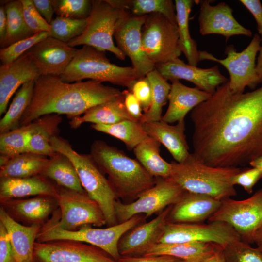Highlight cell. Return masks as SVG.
<instances>
[{
	"label": "cell",
	"instance_id": "obj_1",
	"mask_svg": "<svg viewBox=\"0 0 262 262\" xmlns=\"http://www.w3.org/2000/svg\"><path fill=\"white\" fill-rule=\"evenodd\" d=\"M194 156L213 167H240L262 156V84L234 93L229 81L191 111Z\"/></svg>",
	"mask_w": 262,
	"mask_h": 262
},
{
	"label": "cell",
	"instance_id": "obj_2",
	"mask_svg": "<svg viewBox=\"0 0 262 262\" xmlns=\"http://www.w3.org/2000/svg\"><path fill=\"white\" fill-rule=\"evenodd\" d=\"M121 94L118 88L96 81L67 83L57 76L40 75L35 81L32 101L19 127L48 114L65 115L71 119Z\"/></svg>",
	"mask_w": 262,
	"mask_h": 262
},
{
	"label": "cell",
	"instance_id": "obj_3",
	"mask_svg": "<svg viewBox=\"0 0 262 262\" xmlns=\"http://www.w3.org/2000/svg\"><path fill=\"white\" fill-rule=\"evenodd\" d=\"M90 154L103 173L107 175L117 198L134 201L156 182V178L137 160L103 141H94Z\"/></svg>",
	"mask_w": 262,
	"mask_h": 262
},
{
	"label": "cell",
	"instance_id": "obj_4",
	"mask_svg": "<svg viewBox=\"0 0 262 262\" xmlns=\"http://www.w3.org/2000/svg\"><path fill=\"white\" fill-rule=\"evenodd\" d=\"M168 178L184 190L211 196L222 201L237 195L231 178L240 167H213L205 164L193 153L182 163L171 162Z\"/></svg>",
	"mask_w": 262,
	"mask_h": 262
},
{
	"label": "cell",
	"instance_id": "obj_5",
	"mask_svg": "<svg viewBox=\"0 0 262 262\" xmlns=\"http://www.w3.org/2000/svg\"><path fill=\"white\" fill-rule=\"evenodd\" d=\"M145 214L136 215L128 220L106 228H95L85 225L74 231L65 230L58 225L60 218L58 208L49 219L41 226L36 242H46L57 240H71L97 246L109 254L116 261L121 258L118 244L122 236L136 226L145 222Z\"/></svg>",
	"mask_w": 262,
	"mask_h": 262
},
{
	"label": "cell",
	"instance_id": "obj_6",
	"mask_svg": "<svg viewBox=\"0 0 262 262\" xmlns=\"http://www.w3.org/2000/svg\"><path fill=\"white\" fill-rule=\"evenodd\" d=\"M50 143L56 152L65 155L72 163L83 188L101 208L107 227L117 224L115 204L118 198L91 155L78 153L68 140L58 135L51 138Z\"/></svg>",
	"mask_w": 262,
	"mask_h": 262
},
{
	"label": "cell",
	"instance_id": "obj_7",
	"mask_svg": "<svg viewBox=\"0 0 262 262\" xmlns=\"http://www.w3.org/2000/svg\"><path fill=\"white\" fill-rule=\"evenodd\" d=\"M67 83L90 79L126 87L130 89L138 77L132 66H121L111 63L106 51L84 45L77 52L63 73L59 76Z\"/></svg>",
	"mask_w": 262,
	"mask_h": 262
},
{
	"label": "cell",
	"instance_id": "obj_8",
	"mask_svg": "<svg viewBox=\"0 0 262 262\" xmlns=\"http://www.w3.org/2000/svg\"><path fill=\"white\" fill-rule=\"evenodd\" d=\"M129 12L114 6L108 0H92V8L82 33L67 43L74 47L87 45L108 51L120 60L126 56L113 41L118 23Z\"/></svg>",
	"mask_w": 262,
	"mask_h": 262
},
{
	"label": "cell",
	"instance_id": "obj_9",
	"mask_svg": "<svg viewBox=\"0 0 262 262\" xmlns=\"http://www.w3.org/2000/svg\"><path fill=\"white\" fill-rule=\"evenodd\" d=\"M262 38L256 33L248 45L237 52L233 45L226 48L224 59H218L206 51H199V60H210L224 66L229 74V84L234 93H243L246 87L254 89L260 84L256 72V56L261 48Z\"/></svg>",
	"mask_w": 262,
	"mask_h": 262
},
{
	"label": "cell",
	"instance_id": "obj_10",
	"mask_svg": "<svg viewBox=\"0 0 262 262\" xmlns=\"http://www.w3.org/2000/svg\"><path fill=\"white\" fill-rule=\"evenodd\" d=\"M208 220L230 225L242 241L253 243L255 233L262 225V188L244 200L228 198L222 200L218 210Z\"/></svg>",
	"mask_w": 262,
	"mask_h": 262
},
{
	"label": "cell",
	"instance_id": "obj_11",
	"mask_svg": "<svg viewBox=\"0 0 262 262\" xmlns=\"http://www.w3.org/2000/svg\"><path fill=\"white\" fill-rule=\"evenodd\" d=\"M141 37L143 50L155 65L173 60L182 53L177 26L161 14L147 15Z\"/></svg>",
	"mask_w": 262,
	"mask_h": 262
},
{
	"label": "cell",
	"instance_id": "obj_12",
	"mask_svg": "<svg viewBox=\"0 0 262 262\" xmlns=\"http://www.w3.org/2000/svg\"><path fill=\"white\" fill-rule=\"evenodd\" d=\"M184 191L168 178H156L155 185L142 193L135 200L124 203L116 200L115 210L117 223L139 214L148 217L160 213L176 203Z\"/></svg>",
	"mask_w": 262,
	"mask_h": 262
},
{
	"label": "cell",
	"instance_id": "obj_13",
	"mask_svg": "<svg viewBox=\"0 0 262 262\" xmlns=\"http://www.w3.org/2000/svg\"><path fill=\"white\" fill-rule=\"evenodd\" d=\"M57 186L60 211L58 225L61 228L74 231L85 225L99 227L106 225L99 206L85 191L80 192Z\"/></svg>",
	"mask_w": 262,
	"mask_h": 262
},
{
	"label": "cell",
	"instance_id": "obj_14",
	"mask_svg": "<svg viewBox=\"0 0 262 262\" xmlns=\"http://www.w3.org/2000/svg\"><path fill=\"white\" fill-rule=\"evenodd\" d=\"M239 240L241 239L237 232L225 222L212 221L202 224L167 221L158 243L200 242L215 243L224 247Z\"/></svg>",
	"mask_w": 262,
	"mask_h": 262
},
{
	"label": "cell",
	"instance_id": "obj_15",
	"mask_svg": "<svg viewBox=\"0 0 262 262\" xmlns=\"http://www.w3.org/2000/svg\"><path fill=\"white\" fill-rule=\"evenodd\" d=\"M34 262H118L94 246L75 240L36 242Z\"/></svg>",
	"mask_w": 262,
	"mask_h": 262
},
{
	"label": "cell",
	"instance_id": "obj_16",
	"mask_svg": "<svg viewBox=\"0 0 262 262\" xmlns=\"http://www.w3.org/2000/svg\"><path fill=\"white\" fill-rule=\"evenodd\" d=\"M147 15L129 13L118 23L114 37L117 47L131 60L138 78L146 77L155 68V64L145 54L142 42V29Z\"/></svg>",
	"mask_w": 262,
	"mask_h": 262
},
{
	"label": "cell",
	"instance_id": "obj_17",
	"mask_svg": "<svg viewBox=\"0 0 262 262\" xmlns=\"http://www.w3.org/2000/svg\"><path fill=\"white\" fill-rule=\"evenodd\" d=\"M155 69L167 81L184 80L194 84L198 89L211 95L228 79L222 74L218 66L201 68L185 63L179 58L155 65Z\"/></svg>",
	"mask_w": 262,
	"mask_h": 262
},
{
	"label": "cell",
	"instance_id": "obj_18",
	"mask_svg": "<svg viewBox=\"0 0 262 262\" xmlns=\"http://www.w3.org/2000/svg\"><path fill=\"white\" fill-rule=\"evenodd\" d=\"M78 49L50 36L38 42L26 53L40 75L60 76L74 57Z\"/></svg>",
	"mask_w": 262,
	"mask_h": 262
},
{
	"label": "cell",
	"instance_id": "obj_19",
	"mask_svg": "<svg viewBox=\"0 0 262 262\" xmlns=\"http://www.w3.org/2000/svg\"><path fill=\"white\" fill-rule=\"evenodd\" d=\"M171 207L165 208L150 221L136 226L122 236L118 244L121 257L143 256L159 243L167 222Z\"/></svg>",
	"mask_w": 262,
	"mask_h": 262
},
{
	"label": "cell",
	"instance_id": "obj_20",
	"mask_svg": "<svg viewBox=\"0 0 262 262\" xmlns=\"http://www.w3.org/2000/svg\"><path fill=\"white\" fill-rule=\"evenodd\" d=\"M200 4L198 18L199 32L202 35L216 34L226 40L233 35L252 36L251 31L241 25L234 18L231 8L225 2L211 5V0H197Z\"/></svg>",
	"mask_w": 262,
	"mask_h": 262
},
{
	"label": "cell",
	"instance_id": "obj_21",
	"mask_svg": "<svg viewBox=\"0 0 262 262\" xmlns=\"http://www.w3.org/2000/svg\"><path fill=\"white\" fill-rule=\"evenodd\" d=\"M0 203L12 218L26 226H42L59 208L58 198L45 195L9 199Z\"/></svg>",
	"mask_w": 262,
	"mask_h": 262
},
{
	"label": "cell",
	"instance_id": "obj_22",
	"mask_svg": "<svg viewBox=\"0 0 262 262\" xmlns=\"http://www.w3.org/2000/svg\"><path fill=\"white\" fill-rule=\"evenodd\" d=\"M221 201L211 196L184 191L171 205L167 221L174 223H200L218 210Z\"/></svg>",
	"mask_w": 262,
	"mask_h": 262
},
{
	"label": "cell",
	"instance_id": "obj_23",
	"mask_svg": "<svg viewBox=\"0 0 262 262\" xmlns=\"http://www.w3.org/2000/svg\"><path fill=\"white\" fill-rule=\"evenodd\" d=\"M40 74L30 58L24 53L16 61L0 66V115L6 113L9 100L24 83L36 80Z\"/></svg>",
	"mask_w": 262,
	"mask_h": 262
},
{
	"label": "cell",
	"instance_id": "obj_24",
	"mask_svg": "<svg viewBox=\"0 0 262 262\" xmlns=\"http://www.w3.org/2000/svg\"><path fill=\"white\" fill-rule=\"evenodd\" d=\"M141 123L147 135L163 144L176 162L181 163L190 155L184 120L174 125L162 120Z\"/></svg>",
	"mask_w": 262,
	"mask_h": 262
},
{
	"label": "cell",
	"instance_id": "obj_25",
	"mask_svg": "<svg viewBox=\"0 0 262 262\" xmlns=\"http://www.w3.org/2000/svg\"><path fill=\"white\" fill-rule=\"evenodd\" d=\"M211 96L196 87H188L179 80H173L168 96V106L162 120L169 124L183 121L190 111Z\"/></svg>",
	"mask_w": 262,
	"mask_h": 262
},
{
	"label": "cell",
	"instance_id": "obj_26",
	"mask_svg": "<svg viewBox=\"0 0 262 262\" xmlns=\"http://www.w3.org/2000/svg\"><path fill=\"white\" fill-rule=\"evenodd\" d=\"M0 222L6 229L17 262H34V247L40 225L26 226L12 218L0 207Z\"/></svg>",
	"mask_w": 262,
	"mask_h": 262
},
{
	"label": "cell",
	"instance_id": "obj_27",
	"mask_svg": "<svg viewBox=\"0 0 262 262\" xmlns=\"http://www.w3.org/2000/svg\"><path fill=\"white\" fill-rule=\"evenodd\" d=\"M40 195L58 198L57 185L40 175L0 180V201Z\"/></svg>",
	"mask_w": 262,
	"mask_h": 262
},
{
	"label": "cell",
	"instance_id": "obj_28",
	"mask_svg": "<svg viewBox=\"0 0 262 262\" xmlns=\"http://www.w3.org/2000/svg\"><path fill=\"white\" fill-rule=\"evenodd\" d=\"M219 245L200 242L177 243H158L151 247L144 256L167 255L185 262H200L221 251Z\"/></svg>",
	"mask_w": 262,
	"mask_h": 262
},
{
	"label": "cell",
	"instance_id": "obj_29",
	"mask_svg": "<svg viewBox=\"0 0 262 262\" xmlns=\"http://www.w3.org/2000/svg\"><path fill=\"white\" fill-rule=\"evenodd\" d=\"M126 120H134L128 112L122 94L118 97L87 110L82 115L70 119L71 128L77 129L82 124L111 125Z\"/></svg>",
	"mask_w": 262,
	"mask_h": 262
},
{
	"label": "cell",
	"instance_id": "obj_30",
	"mask_svg": "<svg viewBox=\"0 0 262 262\" xmlns=\"http://www.w3.org/2000/svg\"><path fill=\"white\" fill-rule=\"evenodd\" d=\"M61 115L51 114L35 120V127L28 143V152L50 157L56 152L50 143L51 138L57 136L59 126L62 121Z\"/></svg>",
	"mask_w": 262,
	"mask_h": 262
},
{
	"label": "cell",
	"instance_id": "obj_31",
	"mask_svg": "<svg viewBox=\"0 0 262 262\" xmlns=\"http://www.w3.org/2000/svg\"><path fill=\"white\" fill-rule=\"evenodd\" d=\"M40 175L53 181L58 186L80 192L85 191L72 163L60 153L57 152L49 158L48 162Z\"/></svg>",
	"mask_w": 262,
	"mask_h": 262
},
{
	"label": "cell",
	"instance_id": "obj_32",
	"mask_svg": "<svg viewBox=\"0 0 262 262\" xmlns=\"http://www.w3.org/2000/svg\"><path fill=\"white\" fill-rule=\"evenodd\" d=\"M49 158L46 156L25 152L11 157L0 167V179L22 178L41 175Z\"/></svg>",
	"mask_w": 262,
	"mask_h": 262
},
{
	"label": "cell",
	"instance_id": "obj_33",
	"mask_svg": "<svg viewBox=\"0 0 262 262\" xmlns=\"http://www.w3.org/2000/svg\"><path fill=\"white\" fill-rule=\"evenodd\" d=\"M177 23L180 49L187 59L188 64L197 66L199 60V50L196 41L190 35L189 18L194 0H175Z\"/></svg>",
	"mask_w": 262,
	"mask_h": 262
},
{
	"label": "cell",
	"instance_id": "obj_34",
	"mask_svg": "<svg viewBox=\"0 0 262 262\" xmlns=\"http://www.w3.org/2000/svg\"><path fill=\"white\" fill-rule=\"evenodd\" d=\"M161 143L150 138L140 144L133 150L137 160L155 178H169L171 164L165 161L160 154Z\"/></svg>",
	"mask_w": 262,
	"mask_h": 262
},
{
	"label": "cell",
	"instance_id": "obj_35",
	"mask_svg": "<svg viewBox=\"0 0 262 262\" xmlns=\"http://www.w3.org/2000/svg\"><path fill=\"white\" fill-rule=\"evenodd\" d=\"M95 130L106 133L122 141L129 150H133L140 144L150 137L139 121L126 120L111 125L92 124Z\"/></svg>",
	"mask_w": 262,
	"mask_h": 262
},
{
	"label": "cell",
	"instance_id": "obj_36",
	"mask_svg": "<svg viewBox=\"0 0 262 262\" xmlns=\"http://www.w3.org/2000/svg\"><path fill=\"white\" fill-rule=\"evenodd\" d=\"M113 5L142 16L151 13H160L177 26L175 5L171 0H108Z\"/></svg>",
	"mask_w": 262,
	"mask_h": 262
},
{
	"label": "cell",
	"instance_id": "obj_37",
	"mask_svg": "<svg viewBox=\"0 0 262 262\" xmlns=\"http://www.w3.org/2000/svg\"><path fill=\"white\" fill-rule=\"evenodd\" d=\"M35 80L28 81L19 88L8 109L0 121V134L19 127L20 121L33 98Z\"/></svg>",
	"mask_w": 262,
	"mask_h": 262
},
{
	"label": "cell",
	"instance_id": "obj_38",
	"mask_svg": "<svg viewBox=\"0 0 262 262\" xmlns=\"http://www.w3.org/2000/svg\"><path fill=\"white\" fill-rule=\"evenodd\" d=\"M4 7L7 16V32L1 49L34 35L25 21L20 0L6 1Z\"/></svg>",
	"mask_w": 262,
	"mask_h": 262
},
{
	"label": "cell",
	"instance_id": "obj_39",
	"mask_svg": "<svg viewBox=\"0 0 262 262\" xmlns=\"http://www.w3.org/2000/svg\"><path fill=\"white\" fill-rule=\"evenodd\" d=\"M152 88V101L149 110L143 114L141 123L162 120L163 107L168 100L171 84L155 69L147 75Z\"/></svg>",
	"mask_w": 262,
	"mask_h": 262
},
{
	"label": "cell",
	"instance_id": "obj_40",
	"mask_svg": "<svg viewBox=\"0 0 262 262\" xmlns=\"http://www.w3.org/2000/svg\"><path fill=\"white\" fill-rule=\"evenodd\" d=\"M35 127L34 121L0 134V153L9 158L28 152L31 134Z\"/></svg>",
	"mask_w": 262,
	"mask_h": 262
},
{
	"label": "cell",
	"instance_id": "obj_41",
	"mask_svg": "<svg viewBox=\"0 0 262 262\" xmlns=\"http://www.w3.org/2000/svg\"><path fill=\"white\" fill-rule=\"evenodd\" d=\"M87 18L74 19L57 16L50 23V36L67 43L83 32Z\"/></svg>",
	"mask_w": 262,
	"mask_h": 262
},
{
	"label": "cell",
	"instance_id": "obj_42",
	"mask_svg": "<svg viewBox=\"0 0 262 262\" xmlns=\"http://www.w3.org/2000/svg\"><path fill=\"white\" fill-rule=\"evenodd\" d=\"M222 253L226 262H262V251L242 240L223 247Z\"/></svg>",
	"mask_w": 262,
	"mask_h": 262
},
{
	"label": "cell",
	"instance_id": "obj_43",
	"mask_svg": "<svg viewBox=\"0 0 262 262\" xmlns=\"http://www.w3.org/2000/svg\"><path fill=\"white\" fill-rule=\"evenodd\" d=\"M51 3L57 16L74 19L87 18L92 8L89 0H51Z\"/></svg>",
	"mask_w": 262,
	"mask_h": 262
},
{
	"label": "cell",
	"instance_id": "obj_44",
	"mask_svg": "<svg viewBox=\"0 0 262 262\" xmlns=\"http://www.w3.org/2000/svg\"><path fill=\"white\" fill-rule=\"evenodd\" d=\"M49 36L50 34L49 32H41L0 49V60L2 64H9L16 61L35 44Z\"/></svg>",
	"mask_w": 262,
	"mask_h": 262
},
{
	"label": "cell",
	"instance_id": "obj_45",
	"mask_svg": "<svg viewBox=\"0 0 262 262\" xmlns=\"http://www.w3.org/2000/svg\"><path fill=\"white\" fill-rule=\"evenodd\" d=\"M25 21L33 34L50 33V26L36 9L33 0H20Z\"/></svg>",
	"mask_w": 262,
	"mask_h": 262
},
{
	"label": "cell",
	"instance_id": "obj_46",
	"mask_svg": "<svg viewBox=\"0 0 262 262\" xmlns=\"http://www.w3.org/2000/svg\"><path fill=\"white\" fill-rule=\"evenodd\" d=\"M262 178V170L252 167L242 169L230 179L233 185H239L248 194L253 192V189L258 181Z\"/></svg>",
	"mask_w": 262,
	"mask_h": 262
},
{
	"label": "cell",
	"instance_id": "obj_47",
	"mask_svg": "<svg viewBox=\"0 0 262 262\" xmlns=\"http://www.w3.org/2000/svg\"><path fill=\"white\" fill-rule=\"evenodd\" d=\"M130 90L139 101L144 113L149 109L152 101V88L147 76L136 80Z\"/></svg>",
	"mask_w": 262,
	"mask_h": 262
},
{
	"label": "cell",
	"instance_id": "obj_48",
	"mask_svg": "<svg viewBox=\"0 0 262 262\" xmlns=\"http://www.w3.org/2000/svg\"><path fill=\"white\" fill-rule=\"evenodd\" d=\"M0 262H17L8 233L0 222Z\"/></svg>",
	"mask_w": 262,
	"mask_h": 262
},
{
	"label": "cell",
	"instance_id": "obj_49",
	"mask_svg": "<svg viewBox=\"0 0 262 262\" xmlns=\"http://www.w3.org/2000/svg\"><path fill=\"white\" fill-rule=\"evenodd\" d=\"M122 92L128 112L134 120L140 121L144 113H142L143 110L139 101L130 90L126 89Z\"/></svg>",
	"mask_w": 262,
	"mask_h": 262
},
{
	"label": "cell",
	"instance_id": "obj_50",
	"mask_svg": "<svg viewBox=\"0 0 262 262\" xmlns=\"http://www.w3.org/2000/svg\"><path fill=\"white\" fill-rule=\"evenodd\" d=\"M118 262H185L184 261L167 255L121 257Z\"/></svg>",
	"mask_w": 262,
	"mask_h": 262
},
{
	"label": "cell",
	"instance_id": "obj_51",
	"mask_svg": "<svg viewBox=\"0 0 262 262\" xmlns=\"http://www.w3.org/2000/svg\"><path fill=\"white\" fill-rule=\"evenodd\" d=\"M251 13L257 23L258 32L262 40V5L259 0H240Z\"/></svg>",
	"mask_w": 262,
	"mask_h": 262
},
{
	"label": "cell",
	"instance_id": "obj_52",
	"mask_svg": "<svg viewBox=\"0 0 262 262\" xmlns=\"http://www.w3.org/2000/svg\"><path fill=\"white\" fill-rule=\"evenodd\" d=\"M33 4L43 17L49 23L52 21L54 13L51 0H33Z\"/></svg>",
	"mask_w": 262,
	"mask_h": 262
},
{
	"label": "cell",
	"instance_id": "obj_53",
	"mask_svg": "<svg viewBox=\"0 0 262 262\" xmlns=\"http://www.w3.org/2000/svg\"><path fill=\"white\" fill-rule=\"evenodd\" d=\"M7 32V16L4 4L0 6V45L3 44Z\"/></svg>",
	"mask_w": 262,
	"mask_h": 262
},
{
	"label": "cell",
	"instance_id": "obj_54",
	"mask_svg": "<svg viewBox=\"0 0 262 262\" xmlns=\"http://www.w3.org/2000/svg\"><path fill=\"white\" fill-rule=\"evenodd\" d=\"M257 59L256 69L259 78V83L262 84V45Z\"/></svg>",
	"mask_w": 262,
	"mask_h": 262
},
{
	"label": "cell",
	"instance_id": "obj_55",
	"mask_svg": "<svg viewBox=\"0 0 262 262\" xmlns=\"http://www.w3.org/2000/svg\"><path fill=\"white\" fill-rule=\"evenodd\" d=\"M222 250L214 256L200 262H226L223 257Z\"/></svg>",
	"mask_w": 262,
	"mask_h": 262
},
{
	"label": "cell",
	"instance_id": "obj_56",
	"mask_svg": "<svg viewBox=\"0 0 262 262\" xmlns=\"http://www.w3.org/2000/svg\"><path fill=\"white\" fill-rule=\"evenodd\" d=\"M254 243H255L258 246H262V225L255 233Z\"/></svg>",
	"mask_w": 262,
	"mask_h": 262
},
{
	"label": "cell",
	"instance_id": "obj_57",
	"mask_svg": "<svg viewBox=\"0 0 262 262\" xmlns=\"http://www.w3.org/2000/svg\"><path fill=\"white\" fill-rule=\"evenodd\" d=\"M249 165L252 167L259 168L262 170V156L257 158L249 163Z\"/></svg>",
	"mask_w": 262,
	"mask_h": 262
},
{
	"label": "cell",
	"instance_id": "obj_58",
	"mask_svg": "<svg viewBox=\"0 0 262 262\" xmlns=\"http://www.w3.org/2000/svg\"><path fill=\"white\" fill-rule=\"evenodd\" d=\"M258 247L262 251V246H259Z\"/></svg>",
	"mask_w": 262,
	"mask_h": 262
}]
</instances>
